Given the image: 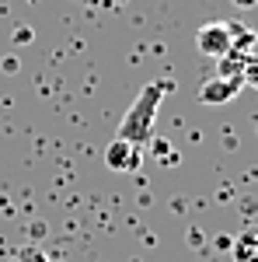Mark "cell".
<instances>
[{"instance_id":"2","label":"cell","mask_w":258,"mask_h":262,"mask_svg":"<svg viewBox=\"0 0 258 262\" xmlns=\"http://www.w3.org/2000/svg\"><path fill=\"white\" fill-rule=\"evenodd\" d=\"M230 42H234L230 25H223V21H209V25H202L196 32L199 53H202V56H213V60H220V56L230 53Z\"/></svg>"},{"instance_id":"3","label":"cell","mask_w":258,"mask_h":262,"mask_svg":"<svg viewBox=\"0 0 258 262\" xmlns=\"http://www.w3.org/2000/svg\"><path fill=\"white\" fill-rule=\"evenodd\" d=\"M244 88L241 84V77H206L202 81V88H199V101L202 105H227V101L238 98V91Z\"/></svg>"},{"instance_id":"5","label":"cell","mask_w":258,"mask_h":262,"mask_svg":"<svg viewBox=\"0 0 258 262\" xmlns=\"http://www.w3.org/2000/svg\"><path fill=\"white\" fill-rule=\"evenodd\" d=\"M234 262H258V227H244L230 245Z\"/></svg>"},{"instance_id":"8","label":"cell","mask_w":258,"mask_h":262,"mask_svg":"<svg viewBox=\"0 0 258 262\" xmlns=\"http://www.w3.org/2000/svg\"><path fill=\"white\" fill-rule=\"evenodd\" d=\"M241 84H248V88H255V91H258V53H251V56H248L244 74H241Z\"/></svg>"},{"instance_id":"6","label":"cell","mask_w":258,"mask_h":262,"mask_svg":"<svg viewBox=\"0 0 258 262\" xmlns=\"http://www.w3.org/2000/svg\"><path fill=\"white\" fill-rule=\"evenodd\" d=\"M248 56H251V53H248ZM248 56H244V53H234V49H230L227 56H220L217 60V77H241Z\"/></svg>"},{"instance_id":"9","label":"cell","mask_w":258,"mask_h":262,"mask_svg":"<svg viewBox=\"0 0 258 262\" xmlns=\"http://www.w3.org/2000/svg\"><path fill=\"white\" fill-rule=\"evenodd\" d=\"M238 11H251V7H258V0H230Z\"/></svg>"},{"instance_id":"10","label":"cell","mask_w":258,"mask_h":262,"mask_svg":"<svg viewBox=\"0 0 258 262\" xmlns=\"http://www.w3.org/2000/svg\"><path fill=\"white\" fill-rule=\"evenodd\" d=\"M112 4H126V0H112Z\"/></svg>"},{"instance_id":"7","label":"cell","mask_w":258,"mask_h":262,"mask_svg":"<svg viewBox=\"0 0 258 262\" xmlns=\"http://www.w3.org/2000/svg\"><path fill=\"white\" fill-rule=\"evenodd\" d=\"M11 262H49V259H45V252H42V248L25 245V248H18V252L11 255Z\"/></svg>"},{"instance_id":"4","label":"cell","mask_w":258,"mask_h":262,"mask_svg":"<svg viewBox=\"0 0 258 262\" xmlns=\"http://www.w3.org/2000/svg\"><path fill=\"white\" fill-rule=\"evenodd\" d=\"M139 161H143L139 158V147H133L129 140H119V137L108 143V150H105V164L112 171H136Z\"/></svg>"},{"instance_id":"1","label":"cell","mask_w":258,"mask_h":262,"mask_svg":"<svg viewBox=\"0 0 258 262\" xmlns=\"http://www.w3.org/2000/svg\"><path fill=\"white\" fill-rule=\"evenodd\" d=\"M171 91L168 81H150L143 84V91L136 95V101L126 108V116L119 122V140H129L133 147H143V143L154 140V122H157L160 101Z\"/></svg>"}]
</instances>
